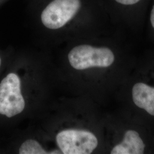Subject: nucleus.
Here are the masks:
<instances>
[{
  "label": "nucleus",
  "mask_w": 154,
  "mask_h": 154,
  "mask_svg": "<svg viewBox=\"0 0 154 154\" xmlns=\"http://www.w3.org/2000/svg\"><path fill=\"white\" fill-rule=\"evenodd\" d=\"M27 13L44 30L56 33L112 20L105 0H42L28 5Z\"/></svg>",
  "instance_id": "1"
},
{
  "label": "nucleus",
  "mask_w": 154,
  "mask_h": 154,
  "mask_svg": "<svg viewBox=\"0 0 154 154\" xmlns=\"http://www.w3.org/2000/svg\"><path fill=\"white\" fill-rule=\"evenodd\" d=\"M71 66L77 70L91 67H108L115 61L114 50L107 46L80 44L72 47L68 53Z\"/></svg>",
  "instance_id": "2"
},
{
  "label": "nucleus",
  "mask_w": 154,
  "mask_h": 154,
  "mask_svg": "<svg viewBox=\"0 0 154 154\" xmlns=\"http://www.w3.org/2000/svg\"><path fill=\"white\" fill-rule=\"evenodd\" d=\"M25 105L20 78L16 74L11 73L0 83V114L11 118L20 114Z\"/></svg>",
  "instance_id": "3"
},
{
  "label": "nucleus",
  "mask_w": 154,
  "mask_h": 154,
  "mask_svg": "<svg viewBox=\"0 0 154 154\" xmlns=\"http://www.w3.org/2000/svg\"><path fill=\"white\" fill-rule=\"evenodd\" d=\"M63 154H90L97 148L98 142L92 132L85 130H66L56 137Z\"/></svg>",
  "instance_id": "4"
},
{
  "label": "nucleus",
  "mask_w": 154,
  "mask_h": 154,
  "mask_svg": "<svg viewBox=\"0 0 154 154\" xmlns=\"http://www.w3.org/2000/svg\"><path fill=\"white\" fill-rule=\"evenodd\" d=\"M112 20L137 21L146 16L150 0H105Z\"/></svg>",
  "instance_id": "5"
},
{
  "label": "nucleus",
  "mask_w": 154,
  "mask_h": 154,
  "mask_svg": "<svg viewBox=\"0 0 154 154\" xmlns=\"http://www.w3.org/2000/svg\"><path fill=\"white\" fill-rule=\"evenodd\" d=\"M145 144L137 131L132 130L126 131L121 142L113 147L111 154H142Z\"/></svg>",
  "instance_id": "6"
},
{
  "label": "nucleus",
  "mask_w": 154,
  "mask_h": 154,
  "mask_svg": "<svg viewBox=\"0 0 154 154\" xmlns=\"http://www.w3.org/2000/svg\"><path fill=\"white\" fill-rule=\"evenodd\" d=\"M134 104L154 116V88L144 83H135L132 89Z\"/></svg>",
  "instance_id": "7"
},
{
  "label": "nucleus",
  "mask_w": 154,
  "mask_h": 154,
  "mask_svg": "<svg viewBox=\"0 0 154 154\" xmlns=\"http://www.w3.org/2000/svg\"><path fill=\"white\" fill-rule=\"evenodd\" d=\"M19 153L20 154H46L42 146L37 141L33 139H28L21 146Z\"/></svg>",
  "instance_id": "8"
},
{
  "label": "nucleus",
  "mask_w": 154,
  "mask_h": 154,
  "mask_svg": "<svg viewBox=\"0 0 154 154\" xmlns=\"http://www.w3.org/2000/svg\"><path fill=\"white\" fill-rule=\"evenodd\" d=\"M146 16L148 17L149 24L151 28L154 30V0H150Z\"/></svg>",
  "instance_id": "9"
},
{
  "label": "nucleus",
  "mask_w": 154,
  "mask_h": 154,
  "mask_svg": "<svg viewBox=\"0 0 154 154\" xmlns=\"http://www.w3.org/2000/svg\"><path fill=\"white\" fill-rule=\"evenodd\" d=\"M41 1H42V0H28V5L34 4H36Z\"/></svg>",
  "instance_id": "10"
},
{
  "label": "nucleus",
  "mask_w": 154,
  "mask_h": 154,
  "mask_svg": "<svg viewBox=\"0 0 154 154\" xmlns=\"http://www.w3.org/2000/svg\"><path fill=\"white\" fill-rule=\"evenodd\" d=\"M8 0H0V6L2 5L4 2H5L6 1H7Z\"/></svg>",
  "instance_id": "11"
},
{
  "label": "nucleus",
  "mask_w": 154,
  "mask_h": 154,
  "mask_svg": "<svg viewBox=\"0 0 154 154\" xmlns=\"http://www.w3.org/2000/svg\"><path fill=\"white\" fill-rule=\"evenodd\" d=\"M1 59L0 58V66H1Z\"/></svg>",
  "instance_id": "12"
}]
</instances>
